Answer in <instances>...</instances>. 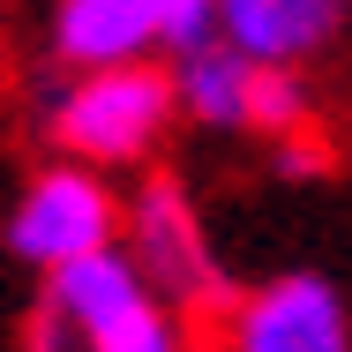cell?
Wrapping results in <instances>:
<instances>
[{"label": "cell", "mask_w": 352, "mask_h": 352, "mask_svg": "<svg viewBox=\"0 0 352 352\" xmlns=\"http://www.w3.org/2000/svg\"><path fill=\"white\" fill-rule=\"evenodd\" d=\"M173 128V75L113 60V68H82L53 105V135L75 165H135L157 150Z\"/></svg>", "instance_id": "1"}, {"label": "cell", "mask_w": 352, "mask_h": 352, "mask_svg": "<svg viewBox=\"0 0 352 352\" xmlns=\"http://www.w3.org/2000/svg\"><path fill=\"white\" fill-rule=\"evenodd\" d=\"M105 240H120V203H113V188L98 180V165H45L30 188H23V203L8 217V248L30 263V270H53V263H68V255H90V248H105Z\"/></svg>", "instance_id": "2"}, {"label": "cell", "mask_w": 352, "mask_h": 352, "mask_svg": "<svg viewBox=\"0 0 352 352\" xmlns=\"http://www.w3.org/2000/svg\"><path fill=\"white\" fill-rule=\"evenodd\" d=\"M225 352H352V307L330 278L285 270L248 300H232Z\"/></svg>", "instance_id": "3"}, {"label": "cell", "mask_w": 352, "mask_h": 352, "mask_svg": "<svg viewBox=\"0 0 352 352\" xmlns=\"http://www.w3.org/2000/svg\"><path fill=\"white\" fill-rule=\"evenodd\" d=\"M128 255L150 278V292H165V300H210V292H225L180 180H142L135 188V203H128Z\"/></svg>", "instance_id": "4"}, {"label": "cell", "mask_w": 352, "mask_h": 352, "mask_svg": "<svg viewBox=\"0 0 352 352\" xmlns=\"http://www.w3.org/2000/svg\"><path fill=\"white\" fill-rule=\"evenodd\" d=\"M345 30V0H217V38L248 60H307Z\"/></svg>", "instance_id": "5"}, {"label": "cell", "mask_w": 352, "mask_h": 352, "mask_svg": "<svg viewBox=\"0 0 352 352\" xmlns=\"http://www.w3.org/2000/svg\"><path fill=\"white\" fill-rule=\"evenodd\" d=\"M157 8L165 0H60L53 8V53L75 68L142 60L157 45Z\"/></svg>", "instance_id": "6"}, {"label": "cell", "mask_w": 352, "mask_h": 352, "mask_svg": "<svg viewBox=\"0 0 352 352\" xmlns=\"http://www.w3.org/2000/svg\"><path fill=\"white\" fill-rule=\"evenodd\" d=\"M150 278L135 270V255L120 248V240H105V248H90V255H68V263H53L45 270V307L68 322L75 338H90L105 315H120L128 300H142Z\"/></svg>", "instance_id": "7"}, {"label": "cell", "mask_w": 352, "mask_h": 352, "mask_svg": "<svg viewBox=\"0 0 352 352\" xmlns=\"http://www.w3.org/2000/svg\"><path fill=\"white\" fill-rule=\"evenodd\" d=\"M248 53H232L225 38L210 45H195V53H180V75H173V105L188 113V120H203V128H240V113H248Z\"/></svg>", "instance_id": "8"}, {"label": "cell", "mask_w": 352, "mask_h": 352, "mask_svg": "<svg viewBox=\"0 0 352 352\" xmlns=\"http://www.w3.org/2000/svg\"><path fill=\"white\" fill-rule=\"evenodd\" d=\"M82 352H188V322L165 307V292H142L120 315H105L82 338Z\"/></svg>", "instance_id": "9"}, {"label": "cell", "mask_w": 352, "mask_h": 352, "mask_svg": "<svg viewBox=\"0 0 352 352\" xmlns=\"http://www.w3.org/2000/svg\"><path fill=\"white\" fill-rule=\"evenodd\" d=\"M240 128H263V135H292L307 128V82L292 60H255L248 68V113Z\"/></svg>", "instance_id": "10"}, {"label": "cell", "mask_w": 352, "mask_h": 352, "mask_svg": "<svg viewBox=\"0 0 352 352\" xmlns=\"http://www.w3.org/2000/svg\"><path fill=\"white\" fill-rule=\"evenodd\" d=\"M210 38H217V0H165V8H157V45L195 53V45H210Z\"/></svg>", "instance_id": "11"}, {"label": "cell", "mask_w": 352, "mask_h": 352, "mask_svg": "<svg viewBox=\"0 0 352 352\" xmlns=\"http://www.w3.org/2000/svg\"><path fill=\"white\" fill-rule=\"evenodd\" d=\"M278 142H285L278 165L292 173V180H300V173H322V150H315V142H300V128H292V135H278Z\"/></svg>", "instance_id": "12"}]
</instances>
